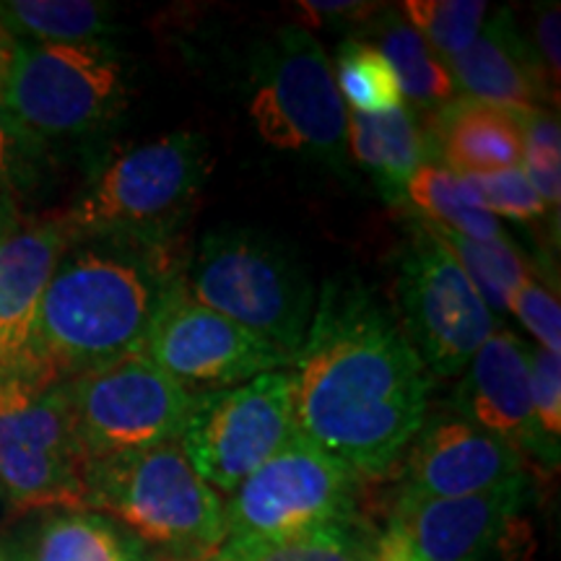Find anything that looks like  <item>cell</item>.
<instances>
[{"instance_id":"obj_29","label":"cell","mask_w":561,"mask_h":561,"mask_svg":"<svg viewBox=\"0 0 561 561\" xmlns=\"http://www.w3.org/2000/svg\"><path fill=\"white\" fill-rule=\"evenodd\" d=\"M520 125L523 161L520 170L546 206H559L561 201V133L559 117L549 107L512 110Z\"/></svg>"},{"instance_id":"obj_19","label":"cell","mask_w":561,"mask_h":561,"mask_svg":"<svg viewBox=\"0 0 561 561\" xmlns=\"http://www.w3.org/2000/svg\"><path fill=\"white\" fill-rule=\"evenodd\" d=\"M432 136L445 170L458 178L515 170L523 161V136L515 112L468 96H455L434 112Z\"/></svg>"},{"instance_id":"obj_2","label":"cell","mask_w":561,"mask_h":561,"mask_svg":"<svg viewBox=\"0 0 561 561\" xmlns=\"http://www.w3.org/2000/svg\"><path fill=\"white\" fill-rule=\"evenodd\" d=\"M180 280L164 244L70 242L42 299L32 367L68 382L136 354Z\"/></svg>"},{"instance_id":"obj_5","label":"cell","mask_w":561,"mask_h":561,"mask_svg":"<svg viewBox=\"0 0 561 561\" xmlns=\"http://www.w3.org/2000/svg\"><path fill=\"white\" fill-rule=\"evenodd\" d=\"M182 286L198 305L261 335L289 359L314 312L310 273L294 252L257 229L208 231Z\"/></svg>"},{"instance_id":"obj_23","label":"cell","mask_w":561,"mask_h":561,"mask_svg":"<svg viewBox=\"0 0 561 561\" xmlns=\"http://www.w3.org/2000/svg\"><path fill=\"white\" fill-rule=\"evenodd\" d=\"M371 34L377 37L375 47L388 58L392 73H396L403 102H411L419 110L437 112L455 100L458 91H455L450 70L442 66L432 47L401 13H377Z\"/></svg>"},{"instance_id":"obj_26","label":"cell","mask_w":561,"mask_h":561,"mask_svg":"<svg viewBox=\"0 0 561 561\" xmlns=\"http://www.w3.org/2000/svg\"><path fill=\"white\" fill-rule=\"evenodd\" d=\"M432 237L458 261L489 312H507V301L517 284L528 276V263L507 240H471L450 229L424 221Z\"/></svg>"},{"instance_id":"obj_1","label":"cell","mask_w":561,"mask_h":561,"mask_svg":"<svg viewBox=\"0 0 561 561\" xmlns=\"http://www.w3.org/2000/svg\"><path fill=\"white\" fill-rule=\"evenodd\" d=\"M294 430L320 450L380 479L426 419L432 375L396 314L364 280H325L289 364Z\"/></svg>"},{"instance_id":"obj_32","label":"cell","mask_w":561,"mask_h":561,"mask_svg":"<svg viewBox=\"0 0 561 561\" xmlns=\"http://www.w3.org/2000/svg\"><path fill=\"white\" fill-rule=\"evenodd\" d=\"M45 159V146L21 128L0 96V193L13 198L37 185Z\"/></svg>"},{"instance_id":"obj_17","label":"cell","mask_w":561,"mask_h":561,"mask_svg":"<svg viewBox=\"0 0 561 561\" xmlns=\"http://www.w3.org/2000/svg\"><path fill=\"white\" fill-rule=\"evenodd\" d=\"M455 409L483 432L533 450L530 348L510 331H494L462 369Z\"/></svg>"},{"instance_id":"obj_15","label":"cell","mask_w":561,"mask_h":561,"mask_svg":"<svg viewBox=\"0 0 561 561\" xmlns=\"http://www.w3.org/2000/svg\"><path fill=\"white\" fill-rule=\"evenodd\" d=\"M528 476L502 486L445 500L398 494L390 523L421 561H483L528 500Z\"/></svg>"},{"instance_id":"obj_14","label":"cell","mask_w":561,"mask_h":561,"mask_svg":"<svg viewBox=\"0 0 561 561\" xmlns=\"http://www.w3.org/2000/svg\"><path fill=\"white\" fill-rule=\"evenodd\" d=\"M403 458L401 494L416 500L479 494L528 476L517 447L466 419L424 424Z\"/></svg>"},{"instance_id":"obj_38","label":"cell","mask_w":561,"mask_h":561,"mask_svg":"<svg viewBox=\"0 0 561 561\" xmlns=\"http://www.w3.org/2000/svg\"><path fill=\"white\" fill-rule=\"evenodd\" d=\"M11 53H13V39L3 32V26H0V83H3L5 68H9Z\"/></svg>"},{"instance_id":"obj_10","label":"cell","mask_w":561,"mask_h":561,"mask_svg":"<svg viewBox=\"0 0 561 561\" xmlns=\"http://www.w3.org/2000/svg\"><path fill=\"white\" fill-rule=\"evenodd\" d=\"M392 314L426 371L437 377L460 375L494 333V314L424 224L413 229L398 261Z\"/></svg>"},{"instance_id":"obj_21","label":"cell","mask_w":561,"mask_h":561,"mask_svg":"<svg viewBox=\"0 0 561 561\" xmlns=\"http://www.w3.org/2000/svg\"><path fill=\"white\" fill-rule=\"evenodd\" d=\"M26 561H149L144 546L107 515L60 510L45 517Z\"/></svg>"},{"instance_id":"obj_13","label":"cell","mask_w":561,"mask_h":561,"mask_svg":"<svg viewBox=\"0 0 561 561\" xmlns=\"http://www.w3.org/2000/svg\"><path fill=\"white\" fill-rule=\"evenodd\" d=\"M140 354L191 392L237 388L291 364L261 335L187 297L182 280L153 320Z\"/></svg>"},{"instance_id":"obj_36","label":"cell","mask_w":561,"mask_h":561,"mask_svg":"<svg viewBox=\"0 0 561 561\" xmlns=\"http://www.w3.org/2000/svg\"><path fill=\"white\" fill-rule=\"evenodd\" d=\"M375 561H421L419 553L413 551L409 538L403 536L396 525L388 523L375 541Z\"/></svg>"},{"instance_id":"obj_31","label":"cell","mask_w":561,"mask_h":561,"mask_svg":"<svg viewBox=\"0 0 561 561\" xmlns=\"http://www.w3.org/2000/svg\"><path fill=\"white\" fill-rule=\"evenodd\" d=\"M471 187L476 203L491 216H507L515 221H536L546 214V203L530 180L525 178L520 167L504 172L476 174V178H462Z\"/></svg>"},{"instance_id":"obj_8","label":"cell","mask_w":561,"mask_h":561,"mask_svg":"<svg viewBox=\"0 0 561 561\" xmlns=\"http://www.w3.org/2000/svg\"><path fill=\"white\" fill-rule=\"evenodd\" d=\"M248 112L273 149L346 167L348 110L331 60L305 26L276 30L252 50Z\"/></svg>"},{"instance_id":"obj_6","label":"cell","mask_w":561,"mask_h":561,"mask_svg":"<svg viewBox=\"0 0 561 561\" xmlns=\"http://www.w3.org/2000/svg\"><path fill=\"white\" fill-rule=\"evenodd\" d=\"M128 73L104 42H13L0 96L37 144L87 140L107 130L128 104Z\"/></svg>"},{"instance_id":"obj_20","label":"cell","mask_w":561,"mask_h":561,"mask_svg":"<svg viewBox=\"0 0 561 561\" xmlns=\"http://www.w3.org/2000/svg\"><path fill=\"white\" fill-rule=\"evenodd\" d=\"M348 146L388 203L405 201V187L430 164L432 151L430 136L405 102L382 115L348 112Z\"/></svg>"},{"instance_id":"obj_30","label":"cell","mask_w":561,"mask_h":561,"mask_svg":"<svg viewBox=\"0 0 561 561\" xmlns=\"http://www.w3.org/2000/svg\"><path fill=\"white\" fill-rule=\"evenodd\" d=\"M530 403L536 447L546 462L559 460L561 434V359L546 348H530Z\"/></svg>"},{"instance_id":"obj_3","label":"cell","mask_w":561,"mask_h":561,"mask_svg":"<svg viewBox=\"0 0 561 561\" xmlns=\"http://www.w3.org/2000/svg\"><path fill=\"white\" fill-rule=\"evenodd\" d=\"M87 510L161 551V561H210L227 543L221 494L193 471L180 439L91 460Z\"/></svg>"},{"instance_id":"obj_22","label":"cell","mask_w":561,"mask_h":561,"mask_svg":"<svg viewBox=\"0 0 561 561\" xmlns=\"http://www.w3.org/2000/svg\"><path fill=\"white\" fill-rule=\"evenodd\" d=\"M0 26L13 42H104L115 34V11L94 0H0Z\"/></svg>"},{"instance_id":"obj_39","label":"cell","mask_w":561,"mask_h":561,"mask_svg":"<svg viewBox=\"0 0 561 561\" xmlns=\"http://www.w3.org/2000/svg\"><path fill=\"white\" fill-rule=\"evenodd\" d=\"M0 561H16L13 559V553L9 551V546H5L3 541H0Z\"/></svg>"},{"instance_id":"obj_34","label":"cell","mask_w":561,"mask_h":561,"mask_svg":"<svg viewBox=\"0 0 561 561\" xmlns=\"http://www.w3.org/2000/svg\"><path fill=\"white\" fill-rule=\"evenodd\" d=\"M559 32H561V13H559V5L551 3L538 13L536 26H533V37H536L533 53H536L538 66H541L549 87L553 83V91H559V79H561Z\"/></svg>"},{"instance_id":"obj_27","label":"cell","mask_w":561,"mask_h":561,"mask_svg":"<svg viewBox=\"0 0 561 561\" xmlns=\"http://www.w3.org/2000/svg\"><path fill=\"white\" fill-rule=\"evenodd\" d=\"M333 79L341 100L359 115H382L403 104L401 87L390 62L375 45L362 39H346L335 55Z\"/></svg>"},{"instance_id":"obj_12","label":"cell","mask_w":561,"mask_h":561,"mask_svg":"<svg viewBox=\"0 0 561 561\" xmlns=\"http://www.w3.org/2000/svg\"><path fill=\"white\" fill-rule=\"evenodd\" d=\"M289 369L227 390L195 392L180 447L216 494H231L291 439Z\"/></svg>"},{"instance_id":"obj_37","label":"cell","mask_w":561,"mask_h":561,"mask_svg":"<svg viewBox=\"0 0 561 561\" xmlns=\"http://www.w3.org/2000/svg\"><path fill=\"white\" fill-rule=\"evenodd\" d=\"M19 227V214H16V203L9 195L0 193V240L5 234H11L13 229Z\"/></svg>"},{"instance_id":"obj_11","label":"cell","mask_w":561,"mask_h":561,"mask_svg":"<svg viewBox=\"0 0 561 561\" xmlns=\"http://www.w3.org/2000/svg\"><path fill=\"white\" fill-rule=\"evenodd\" d=\"M66 390L89 460L180 439L195 398L140 351L73 377Z\"/></svg>"},{"instance_id":"obj_9","label":"cell","mask_w":561,"mask_h":561,"mask_svg":"<svg viewBox=\"0 0 561 561\" xmlns=\"http://www.w3.org/2000/svg\"><path fill=\"white\" fill-rule=\"evenodd\" d=\"M362 481L354 468L294 432L224 502L227 541H273L359 520Z\"/></svg>"},{"instance_id":"obj_7","label":"cell","mask_w":561,"mask_h":561,"mask_svg":"<svg viewBox=\"0 0 561 561\" xmlns=\"http://www.w3.org/2000/svg\"><path fill=\"white\" fill-rule=\"evenodd\" d=\"M89 455L66 382L42 369L0 371V494L16 510H87Z\"/></svg>"},{"instance_id":"obj_28","label":"cell","mask_w":561,"mask_h":561,"mask_svg":"<svg viewBox=\"0 0 561 561\" xmlns=\"http://www.w3.org/2000/svg\"><path fill=\"white\" fill-rule=\"evenodd\" d=\"M483 0H405L403 19L445 60L458 58L473 45L486 21Z\"/></svg>"},{"instance_id":"obj_35","label":"cell","mask_w":561,"mask_h":561,"mask_svg":"<svg viewBox=\"0 0 561 561\" xmlns=\"http://www.w3.org/2000/svg\"><path fill=\"white\" fill-rule=\"evenodd\" d=\"M299 9L305 16H312V19H343V21H364L369 19L371 13H380L382 5H375V3H354V0H301Z\"/></svg>"},{"instance_id":"obj_33","label":"cell","mask_w":561,"mask_h":561,"mask_svg":"<svg viewBox=\"0 0 561 561\" xmlns=\"http://www.w3.org/2000/svg\"><path fill=\"white\" fill-rule=\"evenodd\" d=\"M507 310L523 322L533 333V339L541 343V348L559 354L561 348V305L559 297L549 286L541 284L528 271L517 289L512 291Z\"/></svg>"},{"instance_id":"obj_40","label":"cell","mask_w":561,"mask_h":561,"mask_svg":"<svg viewBox=\"0 0 561 561\" xmlns=\"http://www.w3.org/2000/svg\"><path fill=\"white\" fill-rule=\"evenodd\" d=\"M3 504H5V500H3V494H0V507H3ZM5 507H9V504H5Z\"/></svg>"},{"instance_id":"obj_18","label":"cell","mask_w":561,"mask_h":561,"mask_svg":"<svg viewBox=\"0 0 561 561\" xmlns=\"http://www.w3.org/2000/svg\"><path fill=\"white\" fill-rule=\"evenodd\" d=\"M447 62L455 91H462L468 100L502 110L541 107L543 100H551L536 53L507 9L483 26L468 50Z\"/></svg>"},{"instance_id":"obj_25","label":"cell","mask_w":561,"mask_h":561,"mask_svg":"<svg viewBox=\"0 0 561 561\" xmlns=\"http://www.w3.org/2000/svg\"><path fill=\"white\" fill-rule=\"evenodd\" d=\"M405 201L413 203L434 227L450 229L471 240H507L500 219L483 210L468 182L445 167H421L405 187Z\"/></svg>"},{"instance_id":"obj_24","label":"cell","mask_w":561,"mask_h":561,"mask_svg":"<svg viewBox=\"0 0 561 561\" xmlns=\"http://www.w3.org/2000/svg\"><path fill=\"white\" fill-rule=\"evenodd\" d=\"M375 541L362 520H348L273 541H227L210 561H375Z\"/></svg>"},{"instance_id":"obj_4","label":"cell","mask_w":561,"mask_h":561,"mask_svg":"<svg viewBox=\"0 0 561 561\" xmlns=\"http://www.w3.org/2000/svg\"><path fill=\"white\" fill-rule=\"evenodd\" d=\"M208 172V146L195 133L146 140L110 159L60 221L73 242L164 244L193 210Z\"/></svg>"},{"instance_id":"obj_16","label":"cell","mask_w":561,"mask_h":561,"mask_svg":"<svg viewBox=\"0 0 561 561\" xmlns=\"http://www.w3.org/2000/svg\"><path fill=\"white\" fill-rule=\"evenodd\" d=\"M70 242L60 219L19 224L0 240V371L32 367L42 299Z\"/></svg>"}]
</instances>
